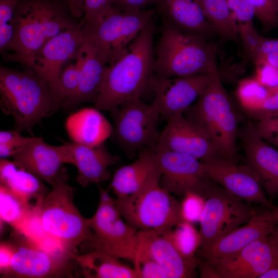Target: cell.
<instances>
[{"instance_id": "7bdbcfd3", "label": "cell", "mask_w": 278, "mask_h": 278, "mask_svg": "<svg viewBox=\"0 0 278 278\" xmlns=\"http://www.w3.org/2000/svg\"><path fill=\"white\" fill-rule=\"evenodd\" d=\"M234 20L244 24L253 22L255 16L253 5L251 0H225Z\"/></svg>"}, {"instance_id": "d4e9b609", "label": "cell", "mask_w": 278, "mask_h": 278, "mask_svg": "<svg viewBox=\"0 0 278 278\" xmlns=\"http://www.w3.org/2000/svg\"><path fill=\"white\" fill-rule=\"evenodd\" d=\"M76 57L80 62L79 84L75 94L62 105L61 108L66 110L74 109L86 102L95 103L102 88L108 66L99 60L95 48L85 41Z\"/></svg>"}, {"instance_id": "603a6c76", "label": "cell", "mask_w": 278, "mask_h": 278, "mask_svg": "<svg viewBox=\"0 0 278 278\" xmlns=\"http://www.w3.org/2000/svg\"><path fill=\"white\" fill-rule=\"evenodd\" d=\"M66 145L68 164L77 168L76 180L83 187L108 180L110 177L109 167L120 161L118 156L109 151L105 144L90 146L72 142Z\"/></svg>"}, {"instance_id": "9c48e42d", "label": "cell", "mask_w": 278, "mask_h": 278, "mask_svg": "<svg viewBox=\"0 0 278 278\" xmlns=\"http://www.w3.org/2000/svg\"><path fill=\"white\" fill-rule=\"evenodd\" d=\"M16 233L13 253L8 267L0 272L4 278H61L77 277L75 259L62 250L49 251L36 240Z\"/></svg>"}, {"instance_id": "1f68e13d", "label": "cell", "mask_w": 278, "mask_h": 278, "mask_svg": "<svg viewBox=\"0 0 278 278\" xmlns=\"http://www.w3.org/2000/svg\"><path fill=\"white\" fill-rule=\"evenodd\" d=\"M204 15L214 27L220 41H240L238 25L225 0H196Z\"/></svg>"}, {"instance_id": "681fc988", "label": "cell", "mask_w": 278, "mask_h": 278, "mask_svg": "<svg viewBox=\"0 0 278 278\" xmlns=\"http://www.w3.org/2000/svg\"><path fill=\"white\" fill-rule=\"evenodd\" d=\"M70 5L72 14L76 18L80 19L83 15L84 0H65Z\"/></svg>"}, {"instance_id": "7c38bea8", "label": "cell", "mask_w": 278, "mask_h": 278, "mask_svg": "<svg viewBox=\"0 0 278 278\" xmlns=\"http://www.w3.org/2000/svg\"><path fill=\"white\" fill-rule=\"evenodd\" d=\"M203 196L205 203L199 221L201 243L198 250L209 247L248 222L255 215L254 210L245 201L217 184L211 183Z\"/></svg>"}, {"instance_id": "60d3db41", "label": "cell", "mask_w": 278, "mask_h": 278, "mask_svg": "<svg viewBox=\"0 0 278 278\" xmlns=\"http://www.w3.org/2000/svg\"><path fill=\"white\" fill-rule=\"evenodd\" d=\"M115 0H84L85 23L94 24L101 19L113 7Z\"/></svg>"}, {"instance_id": "5b68a950", "label": "cell", "mask_w": 278, "mask_h": 278, "mask_svg": "<svg viewBox=\"0 0 278 278\" xmlns=\"http://www.w3.org/2000/svg\"><path fill=\"white\" fill-rule=\"evenodd\" d=\"M161 31L155 49V75L171 78L219 71L217 44L185 33L164 21Z\"/></svg>"}, {"instance_id": "7a4b0ae2", "label": "cell", "mask_w": 278, "mask_h": 278, "mask_svg": "<svg viewBox=\"0 0 278 278\" xmlns=\"http://www.w3.org/2000/svg\"><path fill=\"white\" fill-rule=\"evenodd\" d=\"M153 21L132 41L125 53L108 65L105 80L94 103L99 110L110 111L125 101L140 96L154 75Z\"/></svg>"}, {"instance_id": "db71d44e", "label": "cell", "mask_w": 278, "mask_h": 278, "mask_svg": "<svg viewBox=\"0 0 278 278\" xmlns=\"http://www.w3.org/2000/svg\"><path fill=\"white\" fill-rule=\"evenodd\" d=\"M274 210H275V211L278 214V206L277 207H273Z\"/></svg>"}, {"instance_id": "7402d4cb", "label": "cell", "mask_w": 278, "mask_h": 278, "mask_svg": "<svg viewBox=\"0 0 278 278\" xmlns=\"http://www.w3.org/2000/svg\"><path fill=\"white\" fill-rule=\"evenodd\" d=\"M138 248L154 260L168 278H190L196 275L201 260L196 257L182 256L163 233L152 230H140Z\"/></svg>"}, {"instance_id": "8fae6325", "label": "cell", "mask_w": 278, "mask_h": 278, "mask_svg": "<svg viewBox=\"0 0 278 278\" xmlns=\"http://www.w3.org/2000/svg\"><path fill=\"white\" fill-rule=\"evenodd\" d=\"M121 215L116 199L99 187V201L89 224L96 241L90 250H100L119 258L133 262L139 245V230L132 227Z\"/></svg>"}, {"instance_id": "484cf974", "label": "cell", "mask_w": 278, "mask_h": 278, "mask_svg": "<svg viewBox=\"0 0 278 278\" xmlns=\"http://www.w3.org/2000/svg\"><path fill=\"white\" fill-rule=\"evenodd\" d=\"M138 154L136 161L119 167L112 177L110 186L116 198L134 194L154 177L161 174L153 148L144 149Z\"/></svg>"}, {"instance_id": "ac0fdd59", "label": "cell", "mask_w": 278, "mask_h": 278, "mask_svg": "<svg viewBox=\"0 0 278 278\" xmlns=\"http://www.w3.org/2000/svg\"><path fill=\"white\" fill-rule=\"evenodd\" d=\"M157 145L173 152L190 155L203 162L221 155L206 135L183 113L176 114L167 119Z\"/></svg>"}, {"instance_id": "e0dca14e", "label": "cell", "mask_w": 278, "mask_h": 278, "mask_svg": "<svg viewBox=\"0 0 278 278\" xmlns=\"http://www.w3.org/2000/svg\"><path fill=\"white\" fill-rule=\"evenodd\" d=\"M209 262L220 278H259L278 267V244L269 234L230 257Z\"/></svg>"}, {"instance_id": "836d02e7", "label": "cell", "mask_w": 278, "mask_h": 278, "mask_svg": "<svg viewBox=\"0 0 278 278\" xmlns=\"http://www.w3.org/2000/svg\"><path fill=\"white\" fill-rule=\"evenodd\" d=\"M272 94L254 77L241 80L238 82L236 91L240 105L248 113L258 108Z\"/></svg>"}, {"instance_id": "6da1fadb", "label": "cell", "mask_w": 278, "mask_h": 278, "mask_svg": "<svg viewBox=\"0 0 278 278\" xmlns=\"http://www.w3.org/2000/svg\"><path fill=\"white\" fill-rule=\"evenodd\" d=\"M72 13L65 0H20L13 21V33L6 61L26 66L32 57L50 39L77 28L82 20Z\"/></svg>"}, {"instance_id": "ffe728a7", "label": "cell", "mask_w": 278, "mask_h": 278, "mask_svg": "<svg viewBox=\"0 0 278 278\" xmlns=\"http://www.w3.org/2000/svg\"><path fill=\"white\" fill-rule=\"evenodd\" d=\"M278 223V214L273 207L255 214L247 223L239 227L205 249L199 254L209 261L230 257L255 240L268 235Z\"/></svg>"}, {"instance_id": "d590c367", "label": "cell", "mask_w": 278, "mask_h": 278, "mask_svg": "<svg viewBox=\"0 0 278 278\" xmlns=\"http://www.w3.org/2000/svg\"><path fill=\"white\" fill-rule=\"evenodd\" d=\"M75 59L74 63L64 70L60 78L56 100L60 108L65 100L75 94L78 86L80 62L77 57Z\"/></svg>"}, {"instance_id": "f6af8a7d", "label": "cell", "mask_w": 278, "mask_h": 278, "mask_svg": "<svg viewBox=\"0 0 278 278\" xmlns=\"http://www.w3.org/2000/svg\"><path fill=\"white\" fill-rule=\"evenodd\" d=\"M248 114L258 120L278 115V91L268 97L258 108Z\"/></svg>"}, {"instance_id": "f35d334b", "label": "cell", "mask_w": 278, "mask_h": 278, "mask_svg": "<svg viewBox=\"0 0 278 278\" xmlns=\"http://www.w3.org/2000/svg\"><path fill=\"white\" fill-rule=\"evenodd\" d=\"M37 137H26L15 129L0 132V157H12L16 151L33 141Z\"/></svg>"}, {"instance_id": "d6a6232c", "label": "cell", "mask_w": 278, "mask_h": 278, "mask_svg": "<svg viewBox=\"0 0 278 278\" xmlns=\"http://www.w3.org/2000/svg\"><path fill=\"white\" fill-rule=\"evenodd\" d=\"M184 258H194L201 243L200 231L193 223L182 221L172 229L163 233Z\"/></svg>"}, {"instance_id": "b9f144b4", "label": "cell", "mask_w": 278, "mask_h": 278, "mask_svg": "<svg viewBox=\"0 0 278 278\" xmlns=\"http://www.w3.org/2000/svg\"><path fill=\"white\" fill-rule=\"evenodd\" d=\"M254 64L255 78L272 93L278 91V67L265 62Z\"/></svg>"}, {"instance_id": "ee69618b", "label": "cell", "mask_w": 278, "mask_h": 278, "mask_svg": "<svg viewBox=\"0 0 278 278\" xmlns=\"http://www.w3.org/2000/svg\"><path fill=\"white\" fill-rule=\"evenodd\" d=\"M255 126L263 139L278 147V115L259 119Z\"/></svg>"}, {"instance_id": "52a82bcc", "label": "cell", "mask_w": 278, "mask_h": 278, "mask_svg": "<svg viewBox=\"0 0 278 278\" xmlns=\"http://www.w3.org/2000/svg\"><path fill=\"white\" fill-rule=\"evenodd\" d=\"M160 179L161 174L134 194L116 199L124 219L138 230L164 233L183 221L180 202L161 186Z\"/></svg>"}, {"instance_id": "83f0119b", "label": "cell", "mask_w": 278, "mask_h": 278, "mask_svg": "<svg viewBox=\"0 0 278 278\" xmlns=\"http://www.w3.org/2000/svg\"><path fill=\"white\" fill-rule=\"evenodd\" d=\"M42 180L18 167L13 161L0 160V183L23 200L33 206L40 204L48 193Z\"/></svg>"}, {"instance_id": "ab89813d", "label": "cell", "mask_w": 278, "mask_h": 278, "mask_svg": "<svg viewBox=\"0 0 278 278\" xmlns=\"http://www.w3.org/2000/svg\"><path fill=\"white\" fill-rule=\"evenodd\" d=\"M255 16L262 23L264 31H268L278 27V13L274 0H251Z\"/></svg>"}, {"instance_id": "74e56055", "label": "cell", "mask_w": 278, "mask_h": 278, "mask_svg": "<svg viewBox=\"0 0 278 278\" xmlns=\"http://www.w3.org/2000/svg\"><path fill=\"white\" fill-rule=\"evenodd\" d=\"M133 263L136 278H168L161 266L139 248Z\"/></svg>"}, {"instance_id": "e575fe53", "label": "cell", "mask_w": 278, "mask_h": 278, "mask_svg": "<svg viewBox=\"0 0 278 278\" xmlns=\"http://www.w3.org/2000/svg\"><path fill=\"white\" fill-rule=\"evenodd\" d=\"M20 0H0V51L8 49L13 33L14 14Z\"/></svg>"}, {"instance_id": "f907efd6", "label": "cell", "mask_w": 278, "mask_h": 278, "mask_svg": "<svg viewBox=\"0 0 278 278\" xmlns=\"http://www.w3.org/2000/svg\"><path fill=\"white\" fill-rule=\"evenodd\" d=\"M259 278H278V267L266 272Z\"/></svg>"}, {"instance_id": "7dc6e473", "label": "cell", "mask_w": 278, "mask_h": 278, "mask_svg": "<svg viewBox=\"0 0 278 278\" xmlns=\"http://www.w3.org/2000/svg\"><path fill=\"white\" fill-rule=\"evenodd\" d=\"M13 253L12 242H1L0 245V272L5 270L9 265Z\"/></svg>"}, {"instance_id": "2e32d148", "label": "cell", "mask_w": 278, "mask_h": 278, "mask_svg": "<svg viewBox=\"0 0 278 278\" xmlns=\"http://www.w3.org/2000/svg\"><path fill=\"white\" fill-rule=\"evenodd\" d=\"M216 72L171 78L160 77L154 74L149 87L155 94L154 102L160 117L167 120L176 114L183 113L204 92Z\"/></svg>"}, {"instance_id": "816d5d0a", "label": "cell", "mask_w": 278, "mask_h": 278, "mask_svg": "<svg viewBox=\"0 0 278 278\" xmlns=\"http://www.w3.org/2000/svg\"><path fill=\"white\" fill-rule=\"evenodd\" d=\"M269 235L278 244V223L275 225Z\"/></svg>"}, {"instance_id": "9a60e30c", "label": "cell", "mask_w": 278, "mask_h": 278, "mask_svg": "<svg viewBox=\"0 0 278 278\" xmlns=\"http://www.w3.org/2000/svg\"><path fill=\"white\" fill-rule=\"evenodd\" d=\"M84 23L83 19L77 28L62 31L50 39L25 66L34 69L45 80L55 100L63 66L68 60L76 58L84 42Z\"/></svg>"}, {"instance_id": "d6986e66", "label": "cell", "mask_w": 278, "mask_h": 278, "mask_svg": "<svg viewBox=\"0 0 278 278\" xmlns=\"http://www.w3.org/2000/svg\"><path fill=\"white\" fill-rule=\"evenodd\" d=\"M238 136L247 165L258 175L271 202L278 195V150L262 138L251 121L238 131Z\"/></svg>"}, {"instance_id": "c3c4849f", "label": "cell", "mask_w": 278, "mask_h": 278, "mask_svg": "<svg viewBox=\"0 0 278 278\" xmlns=\"http://www.w3.org/2000/svg\"><path fill=\"white\" fill-rule=\"evenodd\" d=\"M197 268L202 278H220L212 264L207 260L201 261Z\"/></svg>"}, {"instance_id": "cb8c5ba5", "label": "cell", "mask_w": 278, "mask_h": 278, "mask_svg": "<svg viewBox=\"0 0 278 278\" xmlns=\"http://www.w3.org/2000/svg\"><path fill=\"white\" fill-rule=\"evenodd\" d=\"M162 20L181 31L207 41L217 36L196 0H156Z\"/></svg>"}, {"instance_id": "4fadbf2b", "label": "cell", "mask_w": 278, "mask_h": 278, "mask_svg": "<svg viewBox=\"0 0 278 278\" xmlns=\"http://www.w3.org/2000/svg\"><path fill=\"white\" fill-rule=\"evenodd\" d=\"M153 149L161 172L160 185L163 188L178 196H183L189 192L203 196L212 181L205 177L201 161L158 145Z\"/></svg>"}, {"instance_id": "ba28073f", "label": "cell", "mask_w": 278, "mask_h": 278, "mask_svg": "<svg viewBox=\"0 0 278 278\" xmlns=\"http://www.w3.org/2000/svg\"><path fill=\"white\" fill-rule=\"evenodd\" d=\"M154 11L124 12L113 7L94 24L84 23V41L96 49L97 57L109 65L126 51L138 33L152 21Z\"/></svg>"}, {"instance_id": "4316f807", "label": "cell", "mask_w": 278, "mask_h": 278, "mask_svg": "<svg viewBox=\"0 0 278 278\" xmlns=\"http://www.w3.org/2000/svg\"><path fill=\"white\" fill-rule=\"evenodd\" d=\"M73 142L90 146L103 144L111 136L113 126L96 108H84L70 115L65 123Z\"/></svg>"}, {"instance_id": "f5cc1de1", "label": "cell", "mask_w": 278, "mask_h": 278, "mask_svg": "<svg viewBox=\"0 0 278 278\" xmlns=\"http://www.w3.org/2000/svg\"><path fill=\"white\" fill-rule=\"evenodd\" d=\"M274 5L277 12L278 13V0H274Z\"/></svg>"}, {"instance_id": "277c9868", "label": "cell", "mask_w": 278, "mask_h": 278, "mask_svg": "<svg viewBox=\"0 0 278 278\" xmlns=\"http://www.w3.org/2000/svg\"><path fill=\"white\" fill-rule=\"evenodd\" d=\"M65 170L43 197L37 218L45 234L55 240L60 248L71 254L79 247L89 250L96 241L88 218L80 213L74 201V189L67 183Z\"/></svg>"}, {"instance_id": "5bb4252c", "label": "cell", "mask_w": 278, "mask_h": 278, "mask_svg": "<svg viewBox=\"0 0 278 278\" xmlns=\"http://www.w3.org/2000/svg\"><path fill=\"white\" fill-rule=\"evenodd\" d=\"M202 162L205 177L230 194L246 202L273 207L259 178L248 165H238L221 155Z\"/></svg>"}, {"instance_id": "3957f363", "label": "cell", "mask_w": 278, "mask_h": 278, "mask_svg": "<svg viewBox=\"0 0 278 278\" xmlns=\"http://www.w3.org/2000/svg\"><path fill=\"white\" fill-rule=\"evenodd\" d=\"M0 95L1 108L13 117L14 129L33 136L34 126L60 108L47 82L28 66L18 70L1 65Z\"/></svg>"}, {"instance_id": "44dd1931", "label": "cell", "mask_w": 278, "mask_h": 278, "mask_svg": "<svg viewBox=\"0 0 278 278\" xmlns=\"http://www.w3.org/2000/svg\"><path fill=\"white\" fill-rule=\"evenodd\" d=\"M11 158L18 167L51 185L65 170L62 165L67 164V146L50 145L37 137Z\"/></svg>"}, {"instance_id": "30bf717a", "label": "cell", "mask_w": 278, "mask_h": 278, "mask_svg": "<svg viewBox=\"0 0 278 278\" xmlns=\"http://www.w3.org/2000/svg\"><path fill=\"white\" fill-rule=\"evenodd\" d=\"M113 119L112 138L130 157L146 148H153L159 141L160 115L153 101L148 105L140 98L130 99L110 111Z\"/></svg>"}, {"instance_id": "8992f818", "label": "cell", "mask_w": 278, "mask_h": 278, "mask_svg": "<svg viewBox=\"0 0 278 278\" xmlns=\"http://www.w3.org/2000/svg\"><path fill=\"white\" fill-rule=\"evenodd\" d=\"M183 114L206 135L222 156L236 163L237 117L219 72L214 73L196 103Z\"/></svg>"}, {"instance_id": "bcb514c9", "label": "cell", "mask_w": 278, "mask_h": 278, "mask_svg": "<svg viewBox=\"0 0 278 278\" xmlns=\"http://www.w3.org/2000/svg\"><path fill=\"white\" fill-rule=\"evenodd\" d=\"M155 2L156 0H115L113 6L122 11L135 12L143 10Z\"/></svg>"}, {"instance_id": "4dcf8cb0", "label": "cell", "mask_w": 278, "mask_h": 278, "mask_svg": "<svg viewBox=\"0 0 278 278\" xmlns=\"http://www.w3.org/2000/svg\"><path fill=\"white\" fill-rule=\"evenodd\" d=\"M39 208L0 185L1 222L10 225L15 232H24L29 222L37 216Z\"/></svg>"}, {"instance_id": "8d00e7d4", "label": "cell", "mask_w": 278, "mask_h": 278, "mask_svg": "<svg viewBox=\"0 0 278 278\" xmlns=\"http://www.w3.org/2000/svg\"><path fill=\"white\" fill-rule=\"evenodd\" d=\"M180 202V212L183 221L192 223L199 222L203 213L205 198L198 193L189 192Z\"/></svg>"}, {"instance_id": "f1b7e54d", "label": "cell", "mask_w": 278, "mask_h": 278, "mask_svg": "<svg viewBox=\"0 0 278 278\" xmlns=\"http://www.w3.org/2000/svg\"><path fill=\"white\" fill-rule=\"evenodd\" d=\"M81 275L86 278H136L134 270L119 258L100 250L73 254Z\"/></svg>"}, {"instance_id": "f546056e", "label": "cell", "mask_w": 278, "mask_h": 278, "mask_svg": "<svg viewBox=\"0 0 278 278\" xmlns=\"http://www.w3.org/2000/svg\"><path fill=\"white\" fill-rule=\"evenodd\" d=\"M238 31L244 48V61L265 62L278 67V38L260 35L253 22L239 23Z\"/></svg>"}]
</instances>
